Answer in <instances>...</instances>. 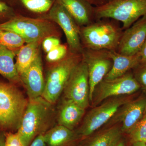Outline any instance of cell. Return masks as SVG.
Returning a JSON list of instances; mask_svg holds the SVG:
<instances>
[{
    "instance_id": "6da1fadb",
    "label": "cell",
    "mask_w": 146,
    "mask_h": 146,
    "mask_svg": "<svg viewBox=\"0 0 146 146\" xmlns=\"http://www.w3.org/2000/svg\"><path fill=\"white\" fill-rule=\"evenodd\" d=\"M52 105L42 97L29 100L17 131L23 146H29L36 136L48 130L54 118Z\"/></svg>"
},
{
    "instance_id": "7a4b0ae2",
    "label": "cell",
    "mask_w": 146,
    "mask_h": 146,
    "mask_svg": "<svg viewBox=\"0 0 146 146\" xmlns=\"http://www.w3.org/2000/svg\"><path fill=\"white\" fill-rule=\"evenodd\" d=\"M123 33L114 22L101 19L80 27V35L84 49L116 50Z\"/></svg>"
},
{
    "instance_id": "3957f363",
    "label": "cell",
    "mask_w": 146,
    "mask_h": 146,
    "mask_svg": "<svg viewBox=\"0 0 146 146\" xmlns=\"http://www.w3.org/2000/svg\"><path fill=\"white\" fill-rule=\"evenodd\" d=\"M28 102L15 85L0 82V126L18 130Z\"/></svg>"
},
{
    "instance_id": "277c9868",
    "label": "cell",
    "mask_w": 146,
    "mask_h": 146,
    "mask_svg": "<svg viewBox=\"0 0 146 146\" xmlns=\"http://www.w3.org/2000/svg\"><path fill=\"white\" fill-rule=\"evenodd\" d=\"M0 29L17 33L27 44L42 42L47 36H58V32L52 21L44 18H32L20 15L13 16L0 24Z\"/></svg>"
},
{
    "instance_id": "5b68a950",
    "label": "cell",
    "mask_w": 146,
    "mask_h": 146,
    "mask_svg": "<svg viewBox=\"0 0 146 146\" xmlns=\"http://www.w3.org/2000/svg\"><path fill=\"white\" fill-rule=\"evenodd\" d=\"M94 13L96 21L108 18L119 21L125 30L146 15V0H111L95 7Z\"/></svg>"
},
{
    "instance_id": "8992f818",
    "label": "cell",
    "mask_w": 146,
    "mask_h": 146,
    "mask_svg": "<svg viewBox=\"0 0 146 146\" xmlns=\"http://www.w3.org/2000/svg\"><path fill=\"white\" fill-rule=\"evenodd\" d=\"M82 54L68 51L63 59L54 63L47 72L42 97L53 104L63 93L65 85L76 66L82 60Z\"/></svg>"
},
{
    "instance_id": "52a82bcc",
    "label": "cell",
    "mask_w": 146,
    "mask_h": 146,
    "mask_svg": "<svg viewBox=\"0 0 146 146\" xmlns=\"http://www.w3.org/2000/svg\"><path fill=\"white\" fill-rule=\"evenodd\" d=\"M129 101V98L125 96L112 97L94 107L85 115L80 127L76 131L78 136H91L110 120L121 107Z\"/></svg>"
},
{
    "instance_id": "ba28073f",
    "label": "cell",
    "mask_w": 146,
    "mask_h": 146,
    "mask_svg": "<svg viewBox=\"0 0 146 146\" xmlns=\"http://www.w3.org/2000/svg\"><path fill=\"white\" fill-rule=\"evenodd\" d=\"M44 18L54 22L61 28L67 40L69 51L82 54L84 48L80 40V27L68 11L56 0Z\"/></svg>"
},
{
    "instance_id": "9c48e42d",
    "label": "cell",
    "mask_w": 146,
    "mask_h": 146,
    "mask_svg": "<svg viewBox=\"0 0 146 146\" xmlns=\"http://www.w3.org/2000/svg\"><path fill=\"white\" fill-rule=\"evenodd\" d=\"M140 88L141 86L134 78L133 73L129 72L113 79H103L94 89L91 104L95 107L105 100L131 95Z\"/></svg>"
},
{
    "instance_id": "30bf717a",
    "label": "cell",
    "mask_w": 146,
    "mask_h": 146,
    "mask_svg": "<svg viewBox=\"0 0 146 146\" xmlns=\"http://www.w3.org/2000/svg\"><path fill=\"white\" fill-rule=\"evenodd\" d=\"M63 93L65 98L72 101L85 109L90 104L88 69L82 58L71 74Z\"/></svg>"
},
{
    "instance_id": "8fae6325",
    "label": "cell",
    "mask_w": 146,
    "mask_h": 146,
    "mask_svg": "<svg viewBox=\"0 0 146 146\" xmlns=\"http://www.w3.org/2000/svg\"><path fill=\"white\" fill-rule=\"evenodd\" d=\"M82 56L88 69L91 104L94 89L111 70L113 62L106 50L84 49Z\"/></svg>"
},
{
    "instance_id": "7c38bea8",
    "label": "cell",
    "mask_w": 146,
    "mask_h": 146,
    "mask_svg": "<svg viewBox=\"0 0 146 146\" xmlns=\"http://www.w3.org/2000/svg\"><path fill=\"white\" fill-rule=\"evenodd\" d=\"M146 39V15L123 32L116 51L123 55H133L139 52Z\"/></svg>"
},
{
    "instance_id": "4fadbf2b",
    "label": "cell",
    "mask_w": 146,
    "mask_h": 146,
    "mask_svg": "<svg viewBox=\"0 0 146 146\" xmlns=\"http://www.w3.org/2000/svg\"><path fill=\"white\" fill-rule=\"evenodd\" d=\"M20 76L21 82L26 90L29 100L42 97L44 90L45 80L40 52L31 65Z\"/></svg>"
},
{
    "instance_id": "5bb4252c",
    "label": "cell",
    "mask_w": 146,
    "mask_h": 146,
    "mask_svg": "<svg viewBox=\"0 0 146 146\" xmlns=\"http://www.w3.org/2000/svg\"><path fill=\"white\" fill-rule=\"evenodd\" d=\"M146 112V97H144L127 102L114 116L116 119L115 121L121 123L123 133H127L141 119Z\"/></svg>"
},
{
    "instance_id": "9a60e30c",
    "label": "cell",
    "mask_w": 146,
    "mask_h": 146,
    "mask_svg": "<svg viewBox=\"0 0 146 146\" xmlns=\"http://www.w3.org/2000/svg\"><path fill=\"white\" fill-rule=\"evenodd\" d=\"M63 5L80 27L96 21L95 7L87 0H57Z\"/></svg>"
},
{
    "instance_id": "2e32d148",
    "label": "cell",
    "mask_w": 146,
    "mask_h": 146,
    "mask_svg": "<svg viewBox=\"0 0 146 146\" xmlns=\"http://www.w3.org/2000/svg\"><path fill=\"white\" fill-rule=\"evenodd\" d=\"M107 52L113 64L111 70L104 79L109 80L121 76L131 69L136 68L141 63L139 52L133 55H125L120 54L116 50Z\"/></svg>"
},
{
    "instance_id": "e0dca14e",
    "label": "cell",
    "mask_w": 146,
    "mask_h": 146,
    "mask_svg": "<svg viewBox=\"0 0 146 146\" xmlns=\"http://www.w3.org/2000/svg\"><path fill=\"white\" fill-rule=\"evenodd\" d=\"M85 110L74 102L65 98L58 115V124L74 130L84 116Z\"/></svg>"
},
{
    "instance_id": "ac0fdd59",
    "label": "cell",
    "mask_w": 146,
    "mask_h": 146,
    "mask_svg": "<svg viewBox=\"0 0 146 146\" xmlns=\"http://www.w3.org/2000/svg\"><path fill=\"white\" fill-rule=\"evenodd\" d=\"M44 137L48 146H66L79 137L76 131L58 124L47 131Z\"/></svg>"
},
{
    "instance_id": "d6986e66",
    "label": "cell",
    "mask_w": 146,
    "mask_h": 146,
    "mask_svg": "<svg viewBox=\"0 0 146 146\" xmlns=\"http://www.w3.org/2000/svg\"><path fill=\"white\" fill-rule=\"evenodd\" d=\"M15 51L0 45V74L14 83L21 82L14 62Z\"/></svg>"
},
{
    "instance_id": "ffe728a7",
    "label": "cell",
    "mask_w": 146,
    "mask_h": 146,
    "mask_svg": "<svg viewBox=\"0 0 146 146\" xmlns=\"http://www.w3.org/2000/svg\"><path fill=\"white\" fill-rule=\"evenodd\" d=\"M56 0H9L11 5L22 12L32 15L45 16Z\"/></svg>"
},
{
    "instance_id": "44dd1931",
    "label": "cell",
    "mask_w": 146,
    "mask_h": 146,
    "mask_svg": "<svg viewBox=\"0 0 146 146\" xmlns=\"http://www.w3.org/2000/svg\"><path fill=\"white\" fill-rule=\"evenodd\" d=\"M121 127L114 126L89 138L81 146H113L121 138Z\"/></svg>"
},
{
    "instance_id": "7402d4cb",
    "label": "cell",
    "mask_w": 146,
    "mask_h": 146,
    "mask_svg": "<svg viewBox=\"0 0 146 146\" xmlns=\"http://www.w3.org/2000/svg\"><path fill=\"white\" fill-rule=\"evenodd\" d=\"M41 42L27 43L20 48L15 63L19 75L30 66L40 52Z\"/></svg>"
},
{
    "instance_id": "603a6c76",
    "label": "cell",
    "mask_w": 146,
    "mask_h": 146,
    "mask_svg": "<svg viewBox=\"0 0 146 146\" xmlns=\"http://www.w3.org/2000/svg\"><path fill=\"white\" fill-rule=\"evenodd\" d=\"M25 43L23 38L13 32L0 29V45L9 49L19 50Z\"/></svg>"
},
{
    "instance_id": "cb8c5ba5",
    "label": "cell",
    "mask_w": 146,
    "mask_h": 146,
    "mask_svg": "<svg viewBox=\"0 0 146 146\" xmlns=\"http://www.w3.org/2000/svg\"><path fill=\"white\" fill-rule=\"evenodd\" d=\"M131 142H146V112L143 117L127 133Z\"/></svg>"
},
{
    "instance_id": "d4e9b609",
    "label": "cell",
    "mask_w": 146,
    "mask_h": 146,
    "mask_svg": "<svg viewBox=\"0 0 146 146\" xmlns=\"http://www.w3.org/2000/svg\"><path fill=\"white\" fill-rule=\"evenodd\" d=\"M68 51L67 46L60 44L47 53L46 60L49 63H56L65 58Z\"/></svg>"
},
{
    "instance_id": "484cf974",
    "label": "cell",
    "mask_w": 146,
    "mask_h": 146,
    "mask_svg": "<svg viewBox=\"0 0 146 146\" xmlns=\"http://www.w3.org/2000/svg\"><path fill=\"white\" fill-rule=\"evenodd\" d=\"M133 74L141 88L146 92V64H140L134 68Z\"/></svg>"
},
{
    "instance_id": "4316f807",
    "label": "cell",
    "mask_w": 146,
    "mask_h": 146,
    "mask_svg": "<svg viewBox=\"0 0 146 146\" xmlns=\"http://www.w3.org/2000/svg\"><path fill=\"white\" fill-rule=\"evenodd\" d=\"M60 44V39L56 36H47L42 41V48L46 53Z\"/></svg>"
},
{
    "instance_id": "83f0119b",
    "label": "cell",
    "mask_w": 146,
    "mask_h": 146,
    "mask_svg": "<svg viewBox=\"0 0 146 146\" xmlns=\"http://www.w3.org/2000/svg\"><path fill=\"white\" fill-rule=\"evenodd\" d=\"M15 16L13 8L6 3L0 1V19H10Z\"/></svg>"
},
{
    "instance_id": "f1b7e54d",
    "label": "cell",
    "mask_w": 146,
    "mask_h": 146,
    "mask_svg": "<svg viewBox=\"0 0 146 146\" xmlns=\"http://www.w3.org/2000/svg\"><path fill=\"white\" fill-rule=\"evenodd\" d=\"M5 146H23L18 133H5Z\"/></svg>"
},
{
    "instance_id": "f546056e",
    "label": "cell",
    "mask_w": 146,
    "mask_h": 146,
    "mask_svg": "<svg viewBox=\"0 0 146 146\" xmlns=\"http://www.w3.org/2000/svg\"><path fill=\"white\" fill-rule=\"evenodd\" d=\"M44 134H41L36 136L29 146H48L45 142Z\"/></svg>"
},
{
    "instance_id": "4dcf8cb0",
    "label": "cell",
    "mask_w": 146,
    "mask_h": 146,
    "mask_svg": "<svg viewBox=\"0 0 146 146\" xmlns=\"http://www.w3.org/2000/svg\"><path fill=\"white\" fill-rule=\"evenodd\" d=\"M141 57L140 64H146V39L139 52Z\"/></svg>"
},
{
    "instance_id": "1f68e13d",
    "label": "cell",
    "mask_w": 146,
    "mask_h": 146,
    "mask_svg": "<svg viewBox=\"0 0 146 146\" xmlns=\"http://www.w3.org/2000/svg\"><path fill=\"white\" fill-rule=\"evenodd\" d=\"M90 4L95 7L100 6L109 2L111 0H87Z\"/></svg>"
},
{
    "instance_id": "d6a6232c",
    "label": "cell",
    "mask_w": 146,
    "mask_h": 146,
    "mask_svg": "<svg viewBox=\"0 0 146 146\" xmlns=\"http://www.w3.org/2000/svg\"><path fill=\"white\" fill-rule=\"evenodd\" d=\"M5 133H0V146H5Z\"/></svg>"
},
{
    "instance_id": "836d02e7",
    "label": "cell",
    "mask_w": 146,
    "mask_h": 146,
    "mask_svg": "<svg viewBox=\"0 0 146 146\" xmlns=\"http://www.w3.org/2000/svg\"><path fill=\"white\" fill-rule=\"evenodd\" d=\"M113 146H126L125 141L121 137Z\"/></svg>"
},
{
    "instance_id": "e575fe53",
    "label": "cell",
    "mask_w": 146,
    "mask_h": 146,
    "mask_svg": "<svg viewBox=\"0 0 146 146\" xmlns=\"http://www.w3.org/2000/svg\"><path fill=\"white\" fill-rule=\"evenodd\" d=\"M131 146H146L145 142L142 141H136L131 143Z\"/></svg>"
},
{
    "instance_id": "d590c367",
    "label": "cell",
    "mask_w": 146,
    "mask_h": 146,
    "mask_svg": "<svg viewBox=\"0 0 146 146\" xmlns=\"http://www.w3.org/2000/svg\"><path fill=\"white\" fill-rule=\"evenodd\" d=\"M145 143H146V142H145Z\"/></svg>"
},
{
    "instance_id": "8d00e7d4",
    "label": "cell",
    "mask_w": 146,
    "mask_h": 146,
    "mask_svg": "<svg viewBox=\"0 0 146 146\" xmlns=\"http://www.w3.org/2000/svg\"><path fill=\"white\" fill-rule=\"evenodd\" d=\"M0 1H1V0H0Z\"/></svg>"
}]
</instances>
